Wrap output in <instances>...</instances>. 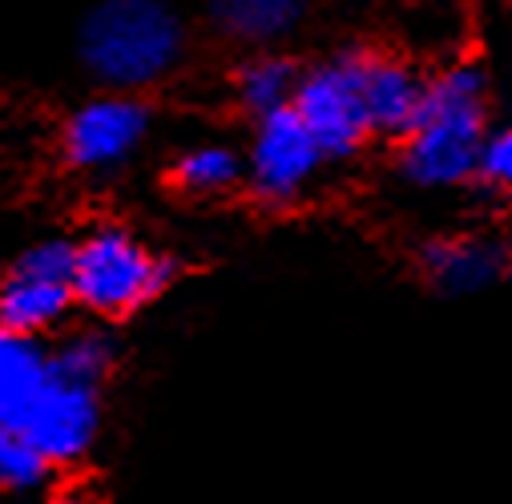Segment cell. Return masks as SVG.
<instances>
[{
	"label": "cell",
	"mask_w": 512,
	"mask_h": 504,
	"mask_svg": "<svg viewBox=\"0 0 512 504\" xmlns=\"http://www.w3.org/2000/svg\"><path fill=\"white\" fill-rule=\"evenodd\" d=\"M190 21L170 0H97L77 25V65L93 89L150 93L190 57Z\"/></svg>",
	"instance_id": "1"
},
{
	"label": "cell",
	"mask_w": 512,
	"mask_h": 504,
	"mask_svg": "<svg viewBox=\"0 0 512 504\" xmlns=\"http://www.w3.org/2000/svg\"><path fill=\"white\" fill-rule=\"evenodd\" d=\"M186 275V263L170 250L150 246L125 222H93L77 234L73 295L77 311L105 323H125L170 295Z\"/></svg>",
	"instance_id": "2"
},
{
	"label": "cell",
	"mask_w": 512,
	"mask_h": 504,
	"mask_svg": "<svg viewBox=\"0 0 512 504\" xmlns=\"http://www.w3.org/2000/svg\"><path fill=\"white\" fill-rule=\"evenodd\" d=\"M484 73L456 65L428 81V97L412 134L400 138V174L420 190H448L480 174L484 130Z\"/></svg>",
	"instance_id": "3"
},
{
	"label": "cell",
	"mask_w": 512,
	"mask_h": 504,
	"mask_svg": "<svg viewBox=\"0 0 512 504\" xmlns=\"http://www.w3.org/2000/svg\"><path fill=\"white\" fill-rule=\"evenodd\" d=\"M73 267L77 238L41 234L25 242L0 275V327L33 339H53L65 323H73Z\"/></svg>",
	"instance_id": "4"
},
{
	"label": "cell",
	"mask_w": 512,
	"mask_h": 504,
	"mask_svg": "<svg viewBox=\"0 0 512 504\" xmlns=\"http://www.w3.org/2000/svg\"><path fill=\"white\" fill-rule=\"evenodd\" d=\"M150 134H154V105L146 101V93L97 89L93 97H85L65 113L57 150L73 174L101 178V174H121L130 166L150 142Z\"/></svg>",
	"instance_id": "5"
},
{
	"label": "cell",
	"mask_w": 512,
	"mask_h": 504,
	"mask_svg": "<svg viewBox=\"0 0 512 504\" xmlns=\"http://www.w3.org/2000/svg\"><path fill=\"white\" fill-rule=\"evenodd\" d=\"M331 158L323 154L311 125L299 117L295 105L275 109L259 121H250L246 138V194L263 210H291L307 198V190L319 182L323 166Z\"/></svg>",
	"instance_id": "6"
},
{
	"label": "cell",
	"mask_w": 512,
	"mask_h": 504,
	"mask_svg": "<svg viewBox=\"0 0 512 504\" xmlns=\"http://www.w3.org/2000/svg\"><path fill=\"white\" fill-rule=\"evenodd\" d=\"M359 57L363 49H339L315 65H303V77L295 89V109L311 125V134L319 138L331 162L355 158L375 138L367 101H363Z\"/></svg>",
	"instance_id": "7"
},
{
	"label": "cell",
	"mask_w": 512,
	"mask_h": 504,
	"mask_svg": "<svg viewBox=\"0 0 512 504\" xmlns=\"http://www.w3.org/2000/svg\"><path fill=\"white\" fill-rule=\"evenodd\" d=\"M101 432H105V388L73 384L57 371L37 396L29 420L21 424V436L57 472L85 468L101 444Z\"/></svg>",
	"instance_id": "8"
},
{
	"label": "cell",
	"mask_w": 512,
	"mask_h": 504,
	"mask_svg": "<svg viewBox=\"0 0 512 504\" xmlns=\"http://www.w3.org/2000/svg\"><path fill=\"white\" fill-rule=\"evenodd\" d=\"M359 77H363V101H367L375 138H392V142L408 138L412 125L420 121L428 81L412 65H404L388 53H375V49H363Z\"/></svg>",
	"instance_id": "9"
},
{
	"label": "cell",
	"mask_w": 512,
	"mask_h": 504,
	"mask_svg": "<svg viewBox=\"0 0 512 504\" xmlns=\"http://www.w3.org/2000/svg\"><path fill=\"white\" fill-rule=\"evenodd\" d=\"M508 246L492 238H432L420 250V271L440 295H480L508 275Z\"/></svg>",
	"instance_id": "10"
},
{
	"label": "cell",
	"mask_w": 512,
	"mask_h": 504,
	"mask_svg": "<svg viewBox=\"0 0 512 504\" xmlns=\"http://www.w3.org/2000/svg\"><path fill=\"white\" fill-rule=\"evenodd\" d=\"M311 0H202L206 25L242 49H267L303 29Z\"/></svg>",
	"instance_id": "11"
},
{
	"label": "cell",
	"mask_w": 512,
	"mask_h": 504,
	"mask_svg": "<svg viewBox=\"0 0 512 504\" xmlns=\"http://www.w3.org/2000/svg\"><path fill=\"white\" fill-rule=\"evenodd\" d=\"M299 77H303V65L295 57L279 53L275 45H267V49H246L234 61V69L226 77V89H230L234 109L246 121H259L275 109L295 105Z\"/></svg>",
	"instance_id": "12"
},
{
	"label": "cell",
	"mask_w": 512,
	"mask_h": 504,
	"mask_svg": "<svg viewBox=\"0 0 512 504\" xmlns=\"http://www.w3.org/2000/svg\"><path fill=\"white\" fill-rule=\"evenodd\" d=\"M53 380L49 339L17 335L0 327V424L21 432L37 396Z\"/></svg>",
	"instance_id": "13"
},
{
	"label": "cell",
	"mask_w": 512,
	"mask_h": 504,
	"mask_svg": "<svg viewBox=\"0 0 512 504\" xmlns=\"http://www.w3.org/2000/svg\"><path fill=\"white\" fill-rule=\"evenodd\" d=\"M113 327L117 323L89 319V315H85V323H65L49 339L53 371L65 375V380H73V384L109 388V380L121 367V339H117Z\"/></svg>",
	"instance_id": "14"
},
{
	"label": "cell",
	"mask_w": 512,
	"mask_h": 504,
	"mask_svg": "<svg viewBox=\"0 0 512 504\" xmlns=\"http://www.w3.org/2000/svg\"><path fill=\"white\" fill-rule=\"evenodd\" d=\"M162 178L178 198H226L246 190V150L230 142H194L170 158Z\"/></svg>",
	"instance_id": "15"
},
{
	"label": "cell",
	"mask_w": 512,
	"mask_h": 504,
	"mask_svg": "<svg viewBox=\"0 0 512 504\" xmlns=\"http://www.w3.org/2000/svg\"><path fill=\"white\" fill-rule=\"evenodd\" d=\"M57 468L13 428L0 424V496H37L57 484Z\"/></svg>",
	"instance_id": "16"
},
{
	"label": "cell",
	"mask_w": 512,
	"mask_h": 504,
	"mask_svg": "<svg viewBox=\"0 0 512 504\" xmlns=\"http://www.w3.org/2000/svg\"><path fill=\"white\" fill-rule=\"evenodd\" d=\"M480 178H484L488 186L512 190V125H504V130H496V134H488L484 154H480Z\"/></svg>",
	"instance_id": "17"
},
{
	"label": "cell",
	"mask_w": 512,
	"mask_h": 504,
	"mask_svg": "<svg viewBox=\"0 0 512 504\" xmlns=\"http://www.w3.org/2000/svg\"><path fill=\"white\" fill-rule=\"evenodd\" d=\"M0 275H5V263H0Z\"/></svg>",
	"instance_id": "18"
}]
</instances>
